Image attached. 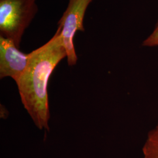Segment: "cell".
<instances>
[{"instance_id":"6da1fadb","label":"cell","mask_w":158,"mask_h":158,"mask_svg":"<svg viewBox=\"0 0 158 158\" xmlns=\"http://www.w3.org/2000/svg\"><path fill=\"white\" fill-rule=\"evenodd\" d=\"M65 57L66 49L57 29L45 44L29 53L28 65L16 83L23 105L40 130L49 131L48 85L55 69Z\"/></svg>"},{"instance_id":"7a4b0ae2","label":"cell","mask_w":158,"mask_h":158,"mask_svg":"<svg viewBox=\"0 0 158 158\" xmlns=\"http://www.w3.org/2000/svg\"><path fill=\"white\" fill-rule=\"evenodd\" d=\"M38 11L36 0H0V36L19 48L23 35Z\"/></svg>"},{"instance_id":"3957f363","label":"cell","mask_w":158,"mask_h":158,"mask_svg":"<svg viewBox=\"0 0 158 158\" xmlns=\"http://www.w3.org/2000/svg\"><path fill=\"white\" fill-rule=\"evenodd\" d=\"M93 1L69 0L68 6L57 23L70 66L76 65L78 60L74 45V35L79 31H85L83 21L85 12Z\"/></svg>"},{"instance_id":"277c9868","label":"cell","mask_w":158,"mask_h":158,"mask_svg":"<svg viewBox=\"0 0 158 158\" xmlns=\"http://www.w3.org/2000/svg\"><path fill=\"white\" fill-rule=\"evenodd\" d=\"M29 53L19 50L11 40L0 36V78L10 77L19 80L28 63Z\"/></svg>"},{"instance_id":"5b68a950","label":"cell","mask_w":158,"mask_h":158,"mask_svg":"<svg viewBox=\"0 0 158 158\" xmlns=\"http://www.w3.org/2000/svg\"><path fill=\"white\" fill-rule=\"evenodd\" d=\"M142 151L143 158H158V124L149 132Z\"/></svg>"},{"instance_id":"8992f818","label":"cell","mask_w":158,"mask_h":158,"mask_svg":"<svg viewBox=\"0 0 158 158\" xmlns=\"http://www.w3.org/2000/svg\"><path fill=\"white\" fill-rule=\"evenodd\" d=\"M143 45L145 46H158V21L152 34L143 41Z\"/></svg>"}]
</instances>
